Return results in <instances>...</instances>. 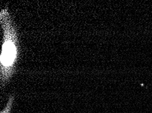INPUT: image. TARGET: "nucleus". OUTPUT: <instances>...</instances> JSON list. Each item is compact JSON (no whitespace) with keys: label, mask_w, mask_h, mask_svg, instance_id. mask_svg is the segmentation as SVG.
Returning <instances> with one entry per match:
<instances>
[{"label":"nucleus","mask_w":152,"mask_h":113,"mask_svg":"<svg viewBox=\"0 0 152 113\" xmlns=\"http://www.w3.org/2000/svg\"><path fill=\"white\" fill-rule=\"evenodd\" d=\"M13 100H14L13 96H10V97H9V100H8V103H7L6 107L3 110H2L1 113H10V110H11V108H12Z\"/></svg>","instance_id":"obj_2"},{"label":"nucleus","mask_w":152,"mask_h":113,"mask_svg":"<svg viewBox=\"0 0 152 113\" xmlns=\"http://www.w3.org/2000/svg\"><path fill=\"white\" fill-rule=\"evenodd\" d=\"M0 22L4 34L0 56V78L2 87H4L15 72L20 49L17 26L7 8L0 12Z\"/></svg>","instance_id":"obj_1"}]
</instances>
